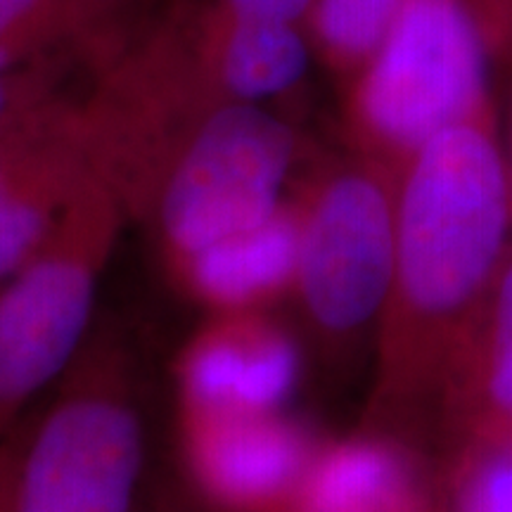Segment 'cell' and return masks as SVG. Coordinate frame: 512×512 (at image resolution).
Segmentation results:
<instances>
[{"mask_svg": "<svg viewBox=\"0 0 512 512\" xmlns=\"http://www.w3.org/2000/svg\"><path fill=\"white\" fill-rule=\"evenodd\" d=\"M396 259L366 427L432 432L446 373L512 247V162L496 110L439 133L394 174Z\"/></svg>", "mask_w": 512, "mask_h": 512, "instance_id": "cell-1", "label": "cell"}, {"mask_svg": "<svg viewBox=\"0 0 512 512\" xmlns=\"http://www.w3.org/2000/svg\"><path fill=\"white\" fill-rule=\"evenodd\" d=\"M494 62L467 0H406L354 74L349 128L358 155L396 174L439 133L496 110Z\"/></svg>", "mask_w": 512, "mask_h": 512, "instance_id": "cell-2", "label": "cell"}, {"mask_svg": "<svg viewBox=\"0 0 512 512\" xmlns=\"http://www.w3.org/2000/svg\"><path fill=\"white\" fill-rule=\"evenodd\" d=\"M119 197L95 178L0 283V432L74 361L119 233Z\"/></svg>", "mask_w": 512, "mask_h": 512, "instance_id": "cell-3", "label": "cell"}, {"mask_svg": "<svg viewBox=\"0 0 512 512\" xmlns=\"http://www.w3.org/2000/svg\"><path fill=\"white\" fill-rule=\"evenodd\" d=\"M297 162V133L264 105L221 102L159 176L150 209L176 264L273 219Z\"/></svg>", "mask_w": 512, "mask_h": 512, "instance_id": "cell-4", "label": "cell"}, {"mask_svg": "<svg viewBox=\"0 0 512 512\" xmlns=\"http://www.w3.org/2000/svg\"><path fill=\"white\" fill-rule=\"evenodd\" d=\"M297 214L294 294L311 330L332 347L377 335L394 280V174L358 155L325 171Z\"/></svg>", "mask_w": 512, "mask_h": 512, "instance_id": "cell-5", "label": "cell"}, {"mask_svg": "<svg viewBox=\"0 0 512 512\" xmlns=\"http://www.w3.org/2000/svg\"><path fill=\"white\" fill-rule=\"evenodd\" d=\"M145 460L124 368L83 356L17 460L10 512H128Z\"/></svg>", "mask_w": 512, "mask_h": 512, "instance_id": "cell-6", "label": "cell"}, {"mask_svg": "<svg viewBox=\"0 0 512 512\" xmlns=\"http://www.w3.org/2000/svg\"><path fill=\"white\" fill-rule=\"evenodd\" d=\"M302 370L290 332L252 311L223 313L183 354L185 413H283Z\"/></svg>", "mask_w": 512, "mask_h": 512, "instance_id": "cell-7", "label": "cell"}, {"mask_svg": "<svg viewBox=\"0 0 512 512\" xmlns=\"http://www.w3.org/2000/svg\"><path fill=\"white\" fill-rule=\"evenodd\" d=\"M318 446L283 413H185L192 472L207 494L238 508L297 496Z\"/></svg>", "mask_w": 512, "mask_h": 512, "instance_id": "cell-8", "label": "cell"}, {"mask_svg": "<svg viewBox=\"0 0 512 512\" xmlns=\"http://www.w3.org/2000/svg\"><path fill=\"white\" fill-rule=\"evenodd\" d=\"M79 152L62 126L27 112L0 126V283L43 247L95 181Z\"/></svg>", "mask_w": 512, "mask_h": 512, "instance_id": "cell-9", "label": "cell"}, {"mask_svg": "<svg viewBox=\"0 0 512 512\" xmlns=\"http://www.w3.org/2000/svg\"><path fill=\"white\" fill-rule=\"evenodd\" d=\"M430 434L444 453L512 437V247L448 368Z\"/></svg>", "mask_w": 512, "mask_h": 512, "instance_id": "cell-10", "label": "cell"}, {"mask_svg": "<svg viewBox=\"0 0 512 512\" xmlns=\"http://www.w3.org/2000/svg\"><path fill=\"white\" fill-rule=\"evenodd\" d=\"M411 446V439L375 427L320 444L297 489L299 512H425Z\"/></svg>", "mask_w": 512, "mask_h": 512, "instance_id": "cell-11", "label": "cell"}, {"mask_svg": "<svg viewBox=\"0 0 512 512\" xmlns=\"http://www.w3.org/2000/svg\"><path fill=\"white\" fill-rule=\"evenodd\" d=\"M297 264L299 214L285 204L261 226L216 242L178 266L200 302L221 313H242L294 290Z\"/></svg>", "mask_w": 512, "mask_h": 512, "instance_id": "cell-12", "label": "cell"}, {"mask_svg": "<svg viewBox=\"0 0 512 512\" xmlns=\"http://www.w3.org/2000/svg\"><path fill=\"white\" fill-rule=\"evenodd\" d=\"M309 41L297 24L230 19L216 53L223 102H264L294 91L309 69Z\"/></svg>", "mask_w": 512, "mask_h": 512, "instance_id": "cell-13", "label": "cell"}, {"mask_svg": "<svg viewBox=\"0 0 512 512\" xmlns=\"http://www.w3.org/2000/svg\"><path fill=\"white\" fill-rule=\"evenodd\" d=\"M406 0H313V41L339 72L356 74L392 29Z\"/></svg>", "mask_w": 512, "mask_h": 512, "instance_id": "cell-14", "label": "cell"}, {"mask_svg": "<svg viewBox=\"0 0 512 512\" xmlns=\"http://www.w3.org/2000/svg\"><path fill=\"white\" fill-rule=\"evenodd\" d=\"M451 512H512V437L446 451Z\"/></svg>", "mask_w": 512, "mask_h": 512, "instance_id": "cell-15", "label": "cell"}, {"mask_svg": "<svg viewBox=\"0 0 512 512\" xmlns=\"http://www.w3.org/2000/svg\"><path fill=\"white\" fill-rule=\"evenodd\" d=\"M41 3L43 0H0V76L8 74L22 53V38L27 36Z\"/></svg>", "mask_w": 512, "mask_h": 512, "instance_id": "cell-16", "label": "cell"}, {"mask_svg": "<svg viewBox=\"0 0 512 512\" xmlns=\"http://www.w3.org/2000/svg\"><path fill=\"white\" fill-rule=\"evenodd\" d=\"M230 19H256V22L302 24L309 19L313 0H226Z\"/></svg>", "mask_w": 512, "mask_h": 512, "instance_id": "cell-17", "label": "cell"}, {"mask_svg": "<svg viewBox=\"0 0 512 512\" xmlns=\"http://www.w3.org/2000/svg\"><path fill=\"white\" fill-rule=\"evenodd\" d=\"M482 24L496 60L512 62V0H467Z\"/></svg>", "mask_w": 512, "mask_h": 512, "instance_id": "cell-18", "label": "cell"}, {"mask_svg": "<svg viewBox=\"0 0 512 512\" xmlns=\"http://www.w3.org/2000/svg\"><path fill=\"white\" fill-rule=\"evenodd\" d=\"M19 112H24V102L19 100L15 86L5 76H0V126L15 119Z\"/></svg>", "mask_w": 512, "mask_h": 512, "instance_id": "cell-19", "label": "cell"}, {"mask_svg": "<svg viewBox=\"0 0 512 512\" xmlns=\"http://www.w3.org/2000/svg\"><path fill=\"white\" fill-rule=\"evenodd\" d=\"M17 460L0 456V512H10L12 503V482H15Z\"/></svg>", "mask_w": 512, "mask_h": 512, "instance_id": "cell-20", "label": "cell"}, {"mask_svg": "<svg viewBox=\"0 0 512 512\" xmlns=\"http://www.w3.org/2000/svg\"><path fill=\"white\" fill-rule=\"evenodd\" d=\"M508 152H510V162H512V143H510V147H508Z\"/></svg>", "mask_w": 512, "mask_h": 512, "instance_id": "cell-21", "label": "cell"}]
</instances>
